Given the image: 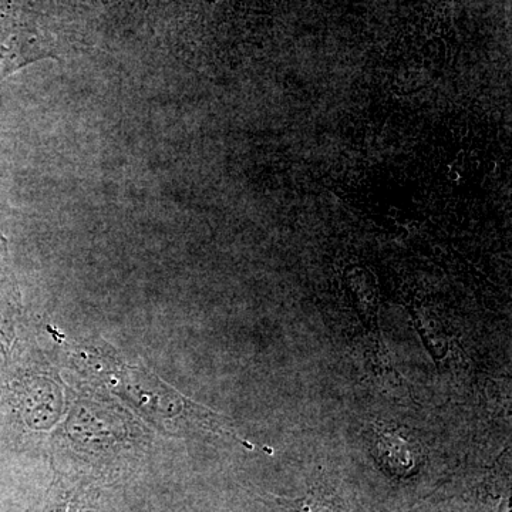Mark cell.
Instances as JSON below:
<instances>
[{
	"instance_id": "cell-1",
	"label": "cell",
	"mask_w": 512,
	"mask_h": 512,
	"mask_svg": "<svg viewBox=\"0 0 512 512\" xmlns=\"http://www.w3.org/2000/svg\"><path fill=\"white\" fill-rule=\"evenodd\" d=\"M52 57V50L28 20H0V80L36 60Z\"/></svg>"
}]
</instances>
